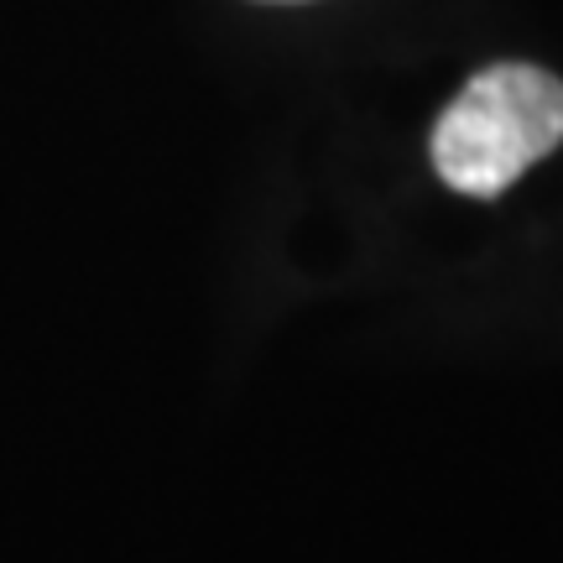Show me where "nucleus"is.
Segmentation results:
<instances>
[{
    "label": "nucleus",
    "mask_w": 563,
    "mask_h": 563,
    "mask_svg": "<svg viewBox=\"0 0 563 563\" xmlns=\"http://www.w3.org/2000/svg\"><path fill=\"white\" fill-rule=\"evenodd\" d=\"M272 5H287V0H272Z\"/></svg>",
    "instance_id": "nucleus-2"
},
{
    "label": "nucleus",
    "mask_w": 563,
    "mask_h": 563,
    "mask_svg": "<svg viewBox=\"0 0 563 563\" xmlns=\"http://www.w3.org/2000/svg\"><path fill=\"white\" fill-rule=\"evenodd\" d=\"M563 141V84L538 63H490L433 125V167L454 194L496 199Z\"/></svg>",
    "instance_id": "nucleus-1"
}]
</instances>
